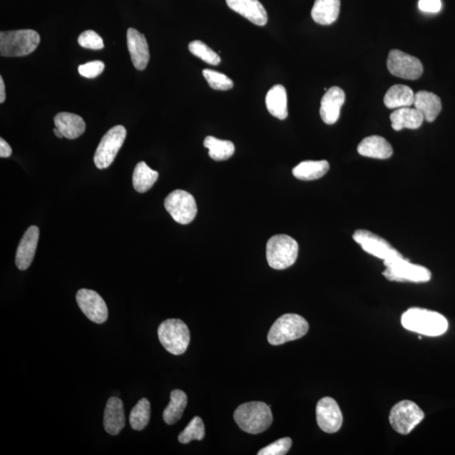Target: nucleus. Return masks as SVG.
Returning <instances> with one entry per match:
<instances>
[{
    "label": "nucleus",
    "mask_w": 455,
    "mask_h": 455,
    "mask_svg": "<svg viewBox=\"0 0 455 455\" xmlns=\"http://www.w3.org/2000/svg\"><path fill=\"white\" fill-rule=\"evenodd\" d=\"M404 328L428 337L443 335L448 329V320L444 315L426 309L411 308L402 315Z\"/></svg>",
    "instance_id": "f257e3e1"
},
{
    "label": "nucleus",
    "mask_w": 455,
    "mask_h": 455,
    "mask_svg": "<svg viewBox=\"0 0 455 455\" xmlns=\"http://www.w3.org/2000/svg\"><path fill=\"white\" fill-rule=\"evenodd\" d=\"M234 419L240 429L250 434L263 433L273 421L270 407L261 402L242 404L235 410Z\"/></svg>",
    "instance_id": "f03ea898"
},
{
    "label": "nucleus",
    "mask_w": 455,
    "mask_h": 455,
    "mask_svg": "<svg viewBox=\"0 0 455 455\" xmlns=\"http://www.w3.org/2000/svg\"><path fill=\"white\" fill-rule=\"evenodd\" d=\"M41 41L34 30L0 32V54L2 57H23L34 53Z\"/></svg>",
    "instance_id": "7ed1b4c3"
},
{
    "label": "nucleus",
    "mask_w": 455,
    "mask_h": 455,
    "mask_svg": "<svg viewBox=\"0 0 455 455\" xmlns=\"http://www.w3.org/2000/svg\"><path fill=\"white\" fill-rule=\"evenodd\" d=\"M299 254V244L291 236L274 235L267 243V260L276 270H285L296 262Z\"/></svg>",
    "instance_id": "20e7f679"
},
{
    "label": "nucleus",
    "mask_w": 455,
    "mask_h": 455,
    "mask_svg": "<svg viewBox=\"0 0 455 455\" xmlns=\"http://www.w3.org/2000/svg\"><path fill=\"white\" fill-rule=\"evenodd\" d=\"M309 331V324L304 317L296 314L282 315L272 324L267 335L270 344L278 346L303 337Z\"/></svg>",
    "instance_id": "39448f33"
},
{
    "label": "nucleus",
    "mask_w": 455,
    "mask_h": 455,
    "mask_svg": "<svg viewBox=\"0 0 455 455\" xmlns=\"http://www.w3.org/2000/svg\"><path fill=\"white\" fill-rule=\"evenodd\" d=\"M158 336L165 349L173 355L183 354L191 339L187 324L178 319H169L162 322L158 328Z\"/></svg>",
    "instance_id": "423d86ee"
},
{
    "label": "nucleus",
    "mask_w": 455,
    "mask_h": 455,
    "mask_svg": "<svg viewBox=\"0 0 455 455\" xmlns=\"http://www.w3.org/2000/svg\"><path fill=\"white\" fill-rule=\"evenodd\" d=\"M384 265L387 269L383 275L389 281L426 282L431 278L428 268L411 263L403 255L384 261Z\"/></svg>",
    "instance_id": "0eeeda50"
},
{
    "label": "nucleus",
    "mask_w": 455,
    "mask_h": 455,
    "mask_svg": "<svg viewBox=\"0 0 455 455\" xmlns=\"http://www.w3.org/2000/svg\"><path fill=\"white\" fill-rule=\"evenodd\" d=\"M126 137L127 130L122 125H118V126L111 128L105 134L96 148L94 156V162L97 168L106 169L113 163Z\"/></svg>",
    "instance_id": "6e6552de"
},
{
    "label": "nucleus",
    "mask_w": 455,
    "mask_h": 455,
    "mask_svg": "<svg viewBox=\"0 0 455 455\" xmlns=\"http://www.w3.org/2000/svg\"><path fill=\"white\" fill-rule=\"evenodd\" d=\"M424 412L416 403L402 401L394 405L389 414V424L394 431L408 434L424 419Z\"/></svg>",
    "instance_id": "1a4fd4ad"
},
{
    "label": "nucleus",
    "mask_w": 455,
    "mask_h": 455,
    "mask_svg": "<svg viewBox=\"0 0 455 455\" xmlns=\"http://www.w3.org/2000/svg\"><path fill=\"white\" fill-rule=\"evenodd\" d=\"M165 208L175 222L180 225H188L197 215L198 207L192 194L175 190L170 193L165 200Z\"/></svg>",
    "instance_id": "9d476101"
},
{
    "label": "nucleus",
    "mask_w": 455,
    "mask_h": 455,
    "mask_svg": "<svg viewBox=\"0 0 455 455\" xmlns=\"http://www.w3.org/2000/svg\"><path fill=\"white\" fill-rule=\"evenodd\" d=\"M387 68L392 76L408 81H416L424 73V66L419 58L397 49L389 53Z\"/></svg>",
    "instance_id": "9b49d317"
},
{
    "label": "nucleus",
    "mask_w": 455,
    "mask_h": 455,
    "mask_svg": "<svg viewBox=\"0 0 455 455\" xmlns=\"http://www.w3.org/2000/svg\"><path fill=\"white\" fill-rule=\"evenodd\" d=\"M352 238H354L356 243L361 246L365 252L382 259L384 262L402 255L387 240H385L378 235L374 234L373 232L366 230H357L352 235Z\"/></svg>",
    "instance_id": "f8f14e48"
},
{
    "label": "nucleus",
    "mask_w": 455,
    "mask_h": 455,
    "mask_svg": "<svg viewBox=\"0 0 455 455\" xmlns=\"http://www.w3.org/2000/svg\"><path fill=\"white\" fill-rule=\"evenodd\" d=\"M78 307L86 317L96 324H103L108 318V309L102 297L94 290L82 289L76 295Z\"/></svg>",
    "instance_id": "ddd939ff"
},
{
    "label": "nucleus",
    "mask_w": 455,
    "mask_h": 455,
    "mask_svg": "<svg viewBox=\"0 0 455 455\" xmlns=\"http://www.w3.org/2000/svg\"><path fill=\"white\" fill-rule=\"evenodd\" d=\"M317 420L324 433L335 434L340 430L343 417L340 407L332 397L320 399L317 407Z\"/></svg>",
    "instance_id": "4468645a"
},
{
    "label": "nucleus",
    "mask_w": 455,
    "mask_h": 455,
    "mask_svg": "<svg viewBox=\"0 0 455 455\" xmlns=\"http://www.w3.org/2000/svg\"><path fill=\"white\" fill-rule=\"evenodd\" d=\"M345 102V93L333 86L324 95L320 102L319 114L324 123L332 125L340 118L341 108Z\"/></svg>",
    "instance_id": "2eb2a0df"
},
{
    "label": "nucleus",
    "mask_w": 455,
    "mask_h": 455,
    "mask_svg": "<svg viewBox=\"0 0 455 455\" xmlns=\"http://www.w3.org/2000/svg\"><path fill=\"white\" fill-rule=\"evenodd\" d=\"M39 229L36 226L28 228L19 244L16 257V267L21 271H25L31 266L35 257L37 244L39 240Z\"/></svg>",
    "instance_id": "dca6fc26"
},
{
    "label": "nucleus",
    "mask_w": 455,
    "mask_h": 455,
    "mask_svg": "<svg viewBox=\"0 0 455 455\" xmlns=\"http://www.w3.org/2000/svg\"><path fill=\"white\" fill-rule=\"evenodd\" d=\"M127 43L134 67L138 71H143L150 61V50L145 36L133 28H129L127 32Z\"/></svg>",
    "instance_id": "f3484780"
},
{
    "label": "nucleus",
    "mask_w": 455,
    "mask_h": 455,
    "mask_svg": "<svg viewBox=\"0 0 455 455\" xmlns=\"http://www.w3.org/2000/svg\"><path fill=\"white\" fill-rule=\"evenodd\" d=\"M227 6L253 24L263 26L268 21L267 13L258 0H226Z\"/></svg>",
    "instance_id": "a211bd4d"
},
{
    "label": "nucleus",
    "mask_w": 455,
    "mask_h": 455,
    "mask_svg": "<svg viewBox=\"0 0 455 455\" xmlns=\"http://www.w3.org/2000/svg\"><path fill=\"white\" fill-rule=\"evenodd\" d=\"M126 425L123 402L118 397L109 399L104 412V429L110 435H118Z\"/></svg>",
    "instance_id": "6ab92c4d"
},
{
    "label": "nucleus",
    "mask_w": 455,
    "mask_h": 455,
    "mask_svg": "<svg viewBox=\"0 0 455 455\" xmlns=\"http://www.w3.org/2000/svg\"><path fill=\"white\" fill-rule=\"evenodd\" d=\"M357 152L364 157L387 160L392 156L393 148L387 139L374 136L363 139V141L357 146Z\"/></svg>",
    "instance_id": "aec40b11"
},
{
    "label": "nucleus",
    "mask_w": 455,
    "mask_h": 455,
    "mask_svg": "<svg viewBox=\"0 0 455 455\" xmlns=\"http://www.w3.org/2000/svg\"><path fill=\"white\" fill-rule=\"evenodd\" d=\"M413 106L420 111L424 120L429 123H433L442 110V103L439 97L434 93L426 91H421L415 94Z\"/></svg>",
    "instance_id": "412c9836"
},
{
    "label": "nucleus",
    "mask_w": 455,
    "mask_h": 455,
    "mask_svg": "<svg viewBox=\"0 0 455 455\" xmlns=\"http://www.w3.org/2000/svg\"><path fill=\"white\" fill-rule=\"evenodd\" d=\"M56 128L64 138L76 139L86 131V123L80 116L69 113H60L54 118Z\"/></svg>",
    "instance_id": "4be33fe9"
},
{
    "label": "nucleus",
    "mask_w": 455,
    "mask_h": 455,
    "mask_svg": "<svg viewBox=\"0 0 455 455\" xmlns=\"http://www.w3.org/2000/svg\"><path fill=\"white\" fill-rule=\"evenodd\" d=\"M340 7V0H315L311 16L319 25H332L337 20Z\"/></svg>",
    "instance_id": "5701e85b"
},
{
    "label": "nucleus",
    "mask_w": 455,
    "mask_h": 455,
    "mask_svg": "<svg viewBox=\"0 0 455 455\" xmlns=\"http://www.w3.org/2000/svg\"><path fill=\"white\" fill-rule=\"evenodd\" d=\"M392 128L401 131L404 128L417 129L421 126L424 118L416 108H402L393 111L389 117Z\"/></svg>",
    "instance_id": "b1692460"
},
{
    "label": "nucleus",
    "mask_w": 455,
    "mask_h": 455,
    "mask_svg": "<svg viewBox=\"0 0 455 455\" xmlns=\"http://www.w3.org/2000/svg\"><path fill=\"white\" fill-rule=\"evenodd\" d=\"M415 94L409 86L394 85L384 97V105L389 109L411 108L414 104Z\"/></svg>",
    "instance_id": "393cba45"
},
{
    "label": "nucleus",
    "mask_w": 455,
    "mask_h": 455,
    "mask_svg": "<svg viewBox=\"0 0 455 455\" xmlns=\"http://www.w3.org/2000/svg\"><path fill=\"white\" fill-rule=\"evenodd\" d=\"M267 108L273 117L285 120L289 116L287 111V96L285 87L282 85L274 86L267 92L266 96Z\"/></svg>",
    "instance_id": "a878e982"
},
{
    "label": "nucleus",
    "mask_w": 455,
    "mask_h": 455,
    "mask_svg": "<svg viewBox=\"0 0 455 455\" xmlns=\"http://www.w3.org/2000/svg\"><path fill=\"white\" fill-rule=\"evenodd\" d=\"M329 169V165L327 160H307L296 165L292 169V175L301 180H314L323 178Z\"/></svg>",
    "instance_id": "bb28decb"
},
{
    "label": "nucleus",
    "mask_w": 455,
    "mask_h": 455,
    "mask_svg": "<svg viewBox=\"0 0 455 455\" xmlns=\"http://www.w3.org/2000/svg\"><path fill=\"white\" fill-rule=\"evenodd\" d=\"M188 405V396L180 389H174L170 393V401L163 412V419L166 424H176L183 415Z\"/></svg>",
    "instance_id": "cd10ccee"
},
{
    "label": "nucleus",
    "mask_w": 455,
    "mask_h": 455,
    "mask_svg": "<svg viewBox=\"0 0 455 455\" xmlns=\"http://www.w3.org/2000/svg\"><path fill=\"white\" fill-rule=\"evenodd\" d=\"M158 178L159 173L157 171L150 168L145 162H139L133 171V188L138 193H145L152 188Z\"/></svg>",
    "instance_id": "c85d7f7f"
},
{
    "label": "nucleus",
    "mask_w": 455,
    "mask_h": 455,
    "mask_svg": "<svg viewBox=\"0 0 455 455\" xmlns=\"http://www.w3.org/2000/svg\"><path fill=\"white\" fill-rule=\"evenodd\" d=\"M203 145L210 150L208 155L213 160H226L235 154V148L234 143L230 141L208 136L204 139Z\"/></svg>",
    "instance_id": "c756f323"
},
{
    "label": "nucleus",
    "mask_w": 455,
    "mask_h": 455,
    "mask_svg": "<svg viewBox=\"0 0 455 455\" xmlns=\"http://www.w3.org/2000/svg\"><path fill=\"white\" fill-rule=\"evenodd\" d=\"M150 402L146 398L141 399L130 413L129 422L131 428L136 431L145 429L150 422Z\"/></svg>",
    "instance_id": "7c9ffc66"
},
{
    "label": "nucleus",
    "mask_w": 455,
    "mask_h": 455,
    "mask_svg": "<svg viewBox=\"0 0 455 455\" xmlns=\"http://www.w3.org/2000/svg\"><path fill=\"white\" fill-rule=\"evenodd\" d=\"M204 437H205V426L203 421L201 417L195 416L189 422L187 428L179 435L178 440L180 443L187 444L193 440H203Z\"/></svg>",
    "instance_id": "2f4dec72"
},
{
    "label": "nucleus",
    "mask_w": 455,
    "mask_h": 455,
    "mask_svg": "<svg viewBox=\"0 0 455 455\" xmlns=\"http://www.w3.org/2000/svg\"><path fill=\"white\" fill-rule=\"evenodd\" d=\"M188 48L196 57L201 58L203 61L210 64L218 65L221 63V58L215 51L201 41H193L189 44Z\"/></svg>",
    "instance_id": "473e14b6"
},
{
    "label": "nucleus",
    "mask_w": 455,
    "mask_h": 455,
    "mask_svg": "<svg viewBox=\"0 0 455 455\" xmlns=\"http://www.w3.org/2000/svg\"><path fill=\"white\" fill-rule=\"evenodd\" d=\"M203 74L208 85L215 91H229L234 87V82L224 73L203 69Z\"/></svg>",
    "instance_id": "72a5a7b5"
},
{
    "label": "nucleus",
    "mask_w": 455,
    "mask_h": 455,
    "mask_svg": "<svg viewBox=\"0 0 455 455\" xmlns=\"http://www.w3.org/2000/svg\"><path fill=\"white\" fill-rule=\"evenodd\" d=\"M78 43L82 48L91 50H101L104 48L105 46L103 39H101V36L92 30L83 31L78 36Z\"/></svg>",
    "instance_id": "f704fd0d"
},
{
    "label": "nucleus",
    "mask_w": 455,
    "mask_h": 455,
    "mask_svg": "<svg viewBox=\"0 0 455 455\" xmlns=\"http://www.w3.org/2000/svg\"><path fill=\"white\" fill-rule=\"evenodd\" d=\"M292 446V439L290 438H283L267 445L260 450L258 455H285L290 451Z\"/></svg>",
    "instance_id": "c9c22d12"
},
{
    "label": "nucleus",
    "mask_w": 455,
    "mask_h": 455,
    "mask_svg": "<svg viewBox=\"0 0 455 455\" xmlns=\"http://www.w3.org/2000/svg\"><path fill=\"white\" fill-rule=\"evenodd\" d=\"M105 63L101 61H92L81 65L78 68L81 76L87 78H94L104 71Z\"/></svg>",
    "instance_id": "e433bc0d"
},
{
    "label": "nucleus",
    "mask_w": 455,
    "mask_h": 455,
    "mask_svg": "<svg viewBox=\"0 0 455 455\" xmlns=\"http://www.w3.org/2000/svg\"><path fill=\"white\" fill-rule=\"evenodd\" d=\"M419 7L421 11L438 13L442 8L441 0H419Z\"/></svg>",
    "instance_id": "4c0bfd02"
},
{
    "label": "nucleus",
    "mask_w": 455,
    "mask_h": 455,
    "mask_svg": "<svg viewBox=\"0 0 455 455\" xmlns=\"http://www.w3.org/2000/svg\"><path fill=\"white\" fill-rule=\"evenodd\" d=\"M12 155V148L4 138H0V157L8 158Z\"/></svg>",
    "instance_id": "58836bf2"
},
{
    "label": "nucleus",
    "mask_w": 455,
    "mask_h": 455,
    "mask_svg": "<svg viewBox=\"0 0 455 455\" xmlns=\"http://www.w3.org/2000/svg\"><path fill=\"white\" fill-rule=\"evenodd\" d=\"M6 86H4L2 76H0V103H4L6 101Z\"/></svg>",
    "instance_id": "ea45409f"
},
{
    "label": "nucleus",
    "mask_w": 455,
    "mask_h": 455,
    "mask_svg": "<svg viewBox=\"0 0 455 455\" xmlns=\"http://www.w3.org/2000/svg\"><path fill=\"white\" fill-rule=\"evenodd\" d=\"M53 132L55 133V136H57L58 138H63V133L60 132V130H58L57 128H55L53 129Z\"/></svg>",
    "instance_id": "a19ab883"
}]
</instances>
